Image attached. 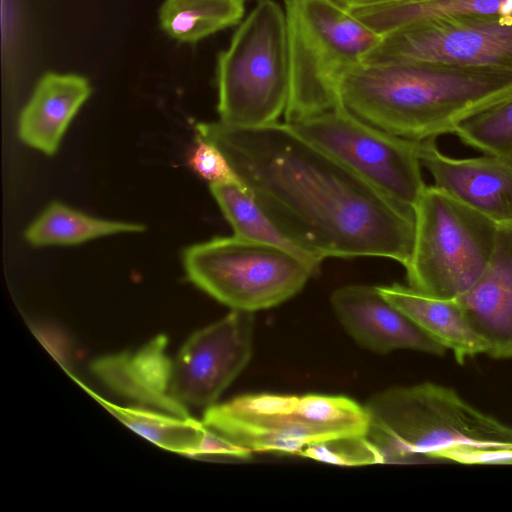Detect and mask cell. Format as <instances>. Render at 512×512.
Segmentation results:
<instances>
[{"instance_id": "603a6c76", "label": "cell", "mask_w": 512, "mask_h": 512, "mask_svg": "<svg viewBox=\"0 0 512 512\" xmlns=\"http://www.w3.org/2000/svg\"><path fill=\"white\" fill-rule=\"evenodd\" d=\"M452 134L484 155L512 162V89L469 112Z\"/></svg>"}, {"instance_id": "30bf717a", "label": "cell", "mask_w": 512, "mask_h": 512, "mask_svg": "<svg viewBox=\"0 0 512 512\" xmlns=\"http://www.w3.org/2000/svg\"><path fill=\"white\" fill-rule=\"evenodd\" d=\"M428 62L512 71V16L428 20L382 36L363 63Z\"/></svg>"}, {"instance_id": "d6986e66", "label": "cell", "mask_w": 512, "mask_h": 512, "mask_svg": "<svg viewBox=\"0 0 512 512\" xmlns=\"http://www.w3.org/2000/svg\"><path fill=\"white\" fill-rule=\"evenodd\" d=\"M209 187L235 236L287 249L319 268L322 261L286 235L241 180L210 184Z\"/></svg>"}, {"instance_id": "9a60e30c", "label": "cell", "mask_w": 512, "mask_h": 512, "mask_svg": "<svg viewBox=\"0 0 512 512\" xmlns=\"http://www.w3.org/2000/svg\"><path fill=\"white\" fill-rule=\"evenodd\" d=\"M91 92L89 81L81 75L44 74L20 114V139L46 155L55 154L70 122Z\"/></svg>"}, {"instance_id": "5bb4252c", "label": "cell", "mask_w": 512, "mask_h": 512, "mask_svg": "<svg viewBox=\"0 0 512 512\" xmlns=\"http://www.w3.org/2000/svg\"><path fill=\"white\" fill-rule=\"evenodd\" d=\"M457 300L486 344V354L496 359H512V222L498 224L488 265Z\"/></svg>"}, {"instance_id": "6da1fadb", "label": "cell", "mask_w": 512, "mask_h": 512, "mask_svg": "<svg viewBox=\"0 0 512 512\" xmlns=\"http://www.w3.org/2000/svg\"><path fill=\"white\" fill-rule=\"evenodd\" d=\"M227 157L273 222L323 261L376 256L408 264L414 208L401 204L315 145L288 122L197 123Z\"/></svg>"}, {"instance_id": "2e32d148", "label": "cell", "mask_w": 512, "mask_h": 512, "mask_svg": "<svg viewBox=\"0 0 512 512\" xmlns=\"http://www.w3.org/2000/svg\"><path fill=\"white\" fill-rule=\"evenodd\" d=\"M381 294L432 339L453 352L456 361L486 354L487 347L469 323L457 299H442L412 287L378 286Z\"/></svg>"}, {"instance_id": "8992f818", "label": "cell", "mask_w": 512, "mask_h": 512, "mask_svg": "<svg viewBox=\"0 0 512 512\" xmlns=\"http://www.w3.org/2000/svg\"><path fill=\"white\" fill-rule=\"evenodd\" d=\"M217 110L222 123L261 126L285 113L290 87L285 12L260 0L217 57Z\"/></svg>"}, {"instance_id": "cb8c5ba5", "label": "cell", "mask_w": 512, "mask_h": 512, "mask_svg": "<svg viewBox=\"0 0 512 512\" xmlns=\"http://www.w3.org/2000/svg\"><path fill=\"white\" fill-rule=\"evenodd\" d=\"M300 456L345 466L383 464L375 445L364 436H347L317 443L305 448Z\"/></svg>"}, {"instance_id": "ac0fdd59", "label": "cell", "mask_w": 512, "mask_h": 512, "mask_svg": "<svg viewBox=\"0 0 512 512\" xmlns=\"http://www.w3.org/2000/svg\"><path fill=\"white\" fill-rule=\"evenodd\" d=\"M348 10L383 36L408 25L439 18L512 16V0H406Z\"/></svg>"}, {"instance_id": "4fadbf2b", "label": "cell", "mask_w": 512, "mask_h": 512, "mask_svg": "<svg viewBox=\"0 0 512 512\" xmlns=\"http://www.w3.org/2000/svg\"><path fill=\"white\" fill-rule=\"evenodd\" d=\"M417 150L436 187L497 224L512 222V162L491 155L452 158L434 139L417 141Z\"/></svg>"}, {"instance_id": "44dd1931", "label": "cell", "mask_w": 512, "mask_h": 512, "mask_svg": "<svg viewBox=\"0 0 512 512\" xmlns=\"http://www.w3.org/2000/svg\"><path fill=\"white\" fill-rule=\"evenodd\" d=\"M244 10L245 0H165L159 22L171 38L196 43L238 24Z\"/></svg>"}, {"instance_id": "52a82bcc", "label": "cell", "mask_w": 512, "mask_h": 512, "mask_svg": "<svg viewBox=\"0 0 512 512\" xmlns=\"http://www.w3.org/2000/svg\"><path fill=\"white\" fill-rule=\"evenodd\" d=\"M414 213L405 267L409 286L437 298H459L488 265L498 224L435 185L425 187Z\"/></svg>"}, {"instance_id": "277c9868", "label": "cell", "mask_w": 512, "mask_h": 512, "mask_svg": "<svg viewBox=\"0 0 512 512\" xmlns=\"http://www.w3.org/2000/svg\"><path fill=\"white\" fill-rule=\"evenodd\" d=\"M284 12L290 76L284 116L295 123L340 106L342 78L382 36L336 0H285Z\"/></svg>"}, {"instance_id": "7a4b0ae2", "label": "cell", "mask_w": 512, "mask_h": 512, "mask_svg": "<svg viewBox=\"0 0 512 512\" xmlns=\"http://www.w3.org/2000/svg\"><path fill=\"white\" fill-rule=\"evenodd\" d=\"M512 89V71L428 62L361 63L342 78L340 105L411 141L452 133L469 112Z\"/></svg>"}, {"instance_id": "d4e9b609", "label": "cell", "mask_w": 512, "mask_h": 512, "mask_svg": "<svg viewBox=\"0 0 512 512\" xmlns=\"http://www.w3.org/2000/svg\"><path fill=\"white\" fill-rule=\"evenodd\" d=\"M188 165L209 185L240 180L225 154L200 135L188 156Z\"/></svg>"}, {"instance_id": "ffe728a7", "label": "cell", "mask_w": 512, "mask_h": 512, "mask_svg": "<svg viewBox=\"0 0 512 512\" xmlns=\"http://www.w3.org/2000/svg\"><path fill=\"white\" fill-rule=\"evenodd\" d=\"M144 230L142 224L95 218L60 202H52L27 227L25 238L34 246L75 245L103 236Z\"/></svg>"}, {"instance_id": "9c48e42d", "label": "cell", "mask_w": 512, "mask_h": 512, "mask_svg": "<svg viewBox=\"0 0 512 512\" xmlns=\"http://www.w3.org/2000/svg\"><path fill=\"white\" fill-rule=\"evenodd\" d=\"M291 124L306 139L401 204L414 208L426 187L417 141L377 128L341 105Z\"/></svg>"}, {"instance_id": "e0dca14e", "label": "cell", "mask_w": 512, "mask_h": 512, "mask_svg": "<svg viewBox=\"0 0 512 512\" xmlns=\"http://www.w3.org/2000/svg\"><path fill=\"white\" fill-rule=\"evenodd\" d=\"M163 337L134 354L110 356L95 362V373L119 393L180 416H190L186 407L169 393L171 363L166 357Z\"/></svg>"}, {"instance_id": "ba28073f", "label": "cell", "mask_w": 512, "mask_h": 512, "mask_svg": "<svg viewBox=\"0 0 512 512\" xmlns=\"http://www.w3.org/2000/svg\"><path fill=\"white\" fill-rule=\"evenodd\" d=\"M183 264L199 289L232 310L252 313L292 298L319 269L287 249L235 235L189 246Z\"/></svg>"}, {"instance_id": "8fae6325", "label": "cell", "mask_w": 512, "mask_h": 512, "mask_svg": "<svg viewBox=\"0 0 512 512\" xmlns=\"http://www.w3.org/2000/svg\"><path fill=\"white\" fill-rule=\"evenodd\" d=\"M252 312L232 310L193 333L171 363L169 393L179 404L208 408L249 363Z\"/></svg>"}, {"instance_id": "5b68a950", "label": "cell", "mask_w": 512, "mask_h": 512, "mask_svg": "<svg viewBox=\"0 0 512 512\" xmlns=\"http://www.w3.org/2000/svg\"><path fill=\"white\" fill-rule=\"evenodd\" d=\"M202 422L251 453L298 456L313 444L364 436L369 426L365 406L346 396L324 394L240 395L206 408Z\"/></svg>"}, {"instance_id": "7402d4cb", "label": "cell", "mask_w": 512, "mask_h": 512, "mask_svg": "<svg viewBox=\"0 0 512 512\" xmlns=\"http://www.w3.org/2000/svg\"><path fill=\"white\" fill-rule=\"evenodd\" d=\"M99 401L121 422L157 446L196 457L205 426L191 416H180L153 408L122 407Z\"/></svg>"}, {"instance_id": "7c38bea8", "label": "cell", "mask_w": 512, "mask_h": 512, "mask_svg": "<svg viewBox=\"0 0 512 512\" xmlns=\"http://www.w3.org/2000/svg\"><path fill=\"white\" fill-rule=\"evenodd\" d=\"M331 305L347 333L370 351L409 349L442 356L447 350L387 300L378 286H342L332 293Z\"/></svg>"}, {"instance_id": "484cf974", "label": "cell", "mask_w": 512, "mask_h": 512, "mask_svg": "<svg viewBox=\"0 0 512 512\" xmlns=\"http://www.w3.org/2000/svg\"><path fill=\"white\" fill-rule=\"evenodd\" d=\"M341 5L345 6L346 8H354V7H364V6H372V5H378V4H384V3H391V2H400V1H406V0H336Z\"/></svg>"}, {"instance_id": "3957f363", "label": "cell", "mask_w": 512, "mask_h": 512, "mask_svg": "<svg viewBox=\"0 0 512 512\" xmlns=\"http://www.w3.org/2000/svg\"><path fill=\"white\" fill-rule=\"evenodd\" d=\"M365 408L366 436L383 464H472L482 452L512 449L511 426L435 383L388 388L375 394Z\"/></svg>"}]
</instances>
